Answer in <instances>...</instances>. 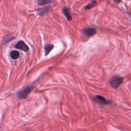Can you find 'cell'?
<instances>
[{
	"label": "cell",
	"mask_w": 131,
	"mask_h": 131,
	"mask_svg": "<svg viewBox=\"0 0 131 131\" xmlns=\"http://www.w3.org/2000/svg\"><path fill=\"white\" fill-rule=\"evenodd\" d=\"M14 38L12 36H5L3 39V42H5V43H7V42H9L10 41H11L12 39Z\"/></svg>",
	"instance_id": "12"
},
{
	"label": "cell",
	"mask_w": 131,
	"mask_h": 131,
	"mask_svg": "<svg viewBox=\"0 0 131 131\" xmlns=\"http://www.w3.org/2000/svg\"><path fill=\"white\" fill-rule=\"evenodd\" d=\"M19 56V53L17 51H12L10 53V56L12 59H16L18 58Z\"/></svg>",
	"instance_id": "10"
},
{
	"label": "cell",
	"mask_w": 131,
	"mask_h": 131,
	"mask_svg": "<svg viewBox=\"0 0 131 131\" xmlns=\"http://www.w3.org/2000/svg\"><path fill=\"white\" fill-rule=\"evenodd\" d=\"M114 2H115L116 3H119L122 1V0H113Z\"/></svg>",
	"instance_id": "13"
},
{
	"label": "cell",
	"mask_w": 131,
	"mask_h": 131,
	"mask_svg": "<svg viewBox=\"0 0 131 131\" xmlns=\"http://www.w3.org/2000/svg\"><path fill=\"white\" fill-rule=\"evenodd\" d=\"M33 89V87H25L19 90L17 92L16 94L18 98L23 99L26 98L28 95L31 93Z\"/></svg>",
	"instance_id": "1"
},
{
	"label": "cell",
	"mask_w": 131,
	"mask_h": 131,
	"mask_svg": "<svg viewBox=\"0 0 131 131\" xmlns=\"http://www.w3.org/2000/svg\"><path fill=\"white\" fill-rule=\"evenodd\" d=\"M54 46L52 44H47L45 46V55H47L51 50L53 49Z\"/></svg>",
	"instance_id": "7"
},
{
	"label": "cell",
	"mask_w": 131,
	"mask_h": 131,
	"mask_svg": "<svg viewBox=\"0 0 131 131\" xmlns=\"http://www.w3.org/2000/svg\"><path fill=\"white\" fill-rule=\"evenodd\" d=\"M63 13L65 14V15L66 16V17H67V18L68 21H71L72 18L71 14H70V13L69 9L67 8H64L63 9Z\"/></svg>",
	"instance_id": "6"
},
{
	"label": "cell",
	"mask_w": 131,
	"mask_h": 131,
	"mask_svg": "<svg viewBox=\"0 0 131 131\" xmlns=\"http://www.w3.org/2000/svg\"><path fill=\"white\" fill-rule=\"evenodd\" d=\"M15 48L19 49L21 50H23V51L25 52H27L29 50V47L24 42L21 41L17 43V44L15 46Z\"/></svg>",
	"instance_id": "5"
},
{
	"label": "cell",
	"mask_w": 131,
	"mask_h": 131,
	"mask_svg": "<svg viewBox=\"0 0 131 131\" xmlns=\"http://www.w3.org/2000/svg\"><path fill=\"white\" fill-rule=\"evenodd\" d=\"M53 0H37V2L39 5H45L53 1Z\"/></svg>",
	"instance_id": "11"
},
{
	"label": "cell",
	"mask_w": 131,
	"mask_h": 131,
	"mask_svg": "<svg viewBox=\"0 0 131 131\" xmlns=\"http://www.w3.org/2000/svg\"><path fill=\"white\" fill-rule=\"evenodd\" d=\"M97 5V2L95 1V0H93L90 3H89L87 6H86L85 7V9L86 10H88V9H90L92 8L93 7H94L95 6H96Z\"/></svg>",
	"instance_id": "9"
},
{
	"label": "cell",
	"mask_w": 131,
	"mask_h": 131,
	"mask_svg": "<svg viewBox=\"0 0 131 131\" xmlns=\"http://www.w3.org/2000/svg\"><path fill=\"white\" fill-rule=\"evenodd\" d=\"M50 8H51V7H50V6H49V7H46L43 8L42 9L39 10V11H38V13H39V15H43L45 14V13H48V12L50 10Z\"/></svg>",
	"instance_id": "8"
},
{
	"label": "cell",
	"mask_w": 131,
	"mask_h": 131,
	"mask_svg": "<svg viewBox=\"0 0 131 131\" xmlns=\"http://www.w3.org/2000/svg\"><path fill=\"white\" fill-rule=\"evenodd\" d=\"M83 32L88 37H91L96 34V30L93 27H87L84 29Z\"/></svg>",
	"instance_id": "4"
},
{
	"label": "cell",
	"mask_w": 131,
	"mask_h": 131,
	"mask_svg": "<svg viewBox=\"0 0 131 131\" xmlns=\"http://www.w3.org/2000/svg\"><path fill=\"white\" fill-rule=\"evenodd\" d=\"M123 82V78L118 75L112 76L110 79V84L115 89L118 88Z\"/></svg>",
	"instance_id": "2"
},
{
	"label": "cell",
	"mask_w": 131,
	"mask_h": 131,
	"mask_svg": "<svg viewBox=\"0 0 131 131\" xmlns=\"http://www.w3.org/2000/svg\"><path fill=\"white\" fill-rule=\"evenodd\" d=\"M94 101L96 102V103L101 104V105H106L107 104H109L111 103V102L110 100H107L104 97L100 96V95H96L93 98Z\"/></svg>",
	"instance_id": "3"
}]
</instances>
